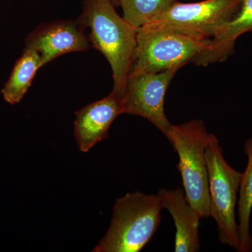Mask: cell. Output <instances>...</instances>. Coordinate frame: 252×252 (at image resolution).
I'll return each instance as SVG.
<instances>
[{"mask_svg": "<svg viewBox=\"0 0 252 252\" xmlns=\"http://www.w3.org/2000/svg\"><path fill=\"white\" fill-rule=\"evenodd\" d=\"M77 21L90 28L91 44L104 55L112 68V91L123 99L135 55L138 28L117 14L114 0H86Z\"/></svg>", "mask_w": 252, "mask_h": 252, "instance_id": "1", "label": "cell"}, {"mask_svg": "<svg viewBox=\"0 0 252 252\" xmlns=\"http://www.w3.org/2000/svg\"><path fill=\"white\" fill-rule=\"evenodd\" d=\"M162 209L158 195L136 191L117 199L109 230L92 252H140L157 232Z\"/></svg>", "mask_w": 252, "mask_h": 252, "instance_id": "2", "label": "cell"}, {"mask_svg": "<svg viewBox=\"0 0 252 252\" xmlns=\"http://www.w3.org/2000/svg\"><path fill=\"white\" fill-rule=\"evenodd\" d=\"M212 133L203 122L193 120L180 125H172L167 140L178 154L177 167L182 175L186 197L201 218L210 217L205 151Z\"/></svg>", "mask_w": 252, "mask_h": 252, "instance_id": "3", "label": "cell"}, {"mask_svg": "<svg viewBox=\"0 0 252 252\" xmlns=\"http://www.w3.org/2000/svg\"><path fill=\"white\" fill-rule=\"evenodd\" d=\"M210 41L147 24L137 29L130 76L182 68L207 49Z\"/></svg>", "mask_w": 252, "mask_h": 252, "instance_id": "4", "label": "cell"}, {"mask_svg": "<svg viewBox=\"0 0 252 252\" xmlns=\"http://www.w3.org/2000/svg\"><path fill=\"white\" fill-rule=\"evenodd\" d=\"M210 217L216 221L218 240L238 252V225L236 206L242 172L233 168L223 156V149L212 134L206 151Z\"/></svg>", "mask_w": 252, "mask_h": 252, "instance_id": "5", "label": "cell"}, {"mask_svg": "<svg viewBox=\"0 0 252 252\" xmlns=\"http://www.w3.org/2000/svg\"><path fill=\"white\" fill-rule=\"evenodd\" d=\"M242 1L205 0L189 4L176 1L160 17L149 24L199 40L210 41L238 12Z\"/></svg>", "mask_w": 252, "mask_h": 252, "instance_id": "6", "label": "cell"}, {"mask_svg": "<svg viewBox=\"0 0 252 252\" xmlns=\"http://www.w3.org/2000/svg\"><path fill=\"white\" fill-rule=\"evenodd\" d=\"M180 68L130 76L122 99L123 114L139 116L168 137L172 124L165 112L167 89Z\"/></svg>", "mask_w": 252, "mask_h": 252, "instance_id": "7", "label": "cell"}, {"mask_svg": "<svg viewBox=\"0 0 252 252\" xmlns=\"http://www.w3.org/2000/svg\"><path fill=\"white\" fill-rule=\"evenodd\" d=\"M85 29L77 21L41 25L28 36L26 48L39 55L43 67L62 55L89 49L91 42Z\"/></svg>", "mask_w": 252, "mask_h": 252, "instance_id": "8", "label": "cell"}, {"mask_svg": "<svg viewBox=\"0 0 252 252\" xmlns=\"http://www.w3.org/2000/svg\"><path fill=\"white\" fill-rule=\"evenodd\" d=\"M122 114V98L114 91L76 112L74 135L79 150L88 152L96 144L108 138L109 127Z\"/></svg>", "mask_w": 252, "mask_h": 252, "instance_id": "9", "label": "cell"}, {"mask_svg": "<svg viewBox=\"0 0 252 252\" xmlns=\"http://www.w3.org/2000/svg\"><path fill=\"white\" fill-rule=\"evenodd\" d=\"M157 195L163 209L170 212L176 227L175 251L195 252L200 249L198 228L201 217L189 204L185 190L159 189Z\"/></svg>", "mask_w": 252, "mask_h": 252, "instance_id": "10", "label": "cell"}, {"mask_svg": "<svg viewBox=\"0 0 252 252\" xmlns=\"http://www.w3.org/2000/svg\"><path fill=\"white\" fill-rule=\"evenodd\" d=\"M247 32H252V0L242 1L238 12L210 41L207 49L193 63L207 66L223 62L234 51L237 39Z\"/></svg>", "mask_w": 252, "mask_h": 252, "instance_id": "11", "label": "cell"}, {"mask_svg": "<svg viewBox=\"0 0 252 252\" xmlns=\"http://www.w3.org/2000/svg\"><path fill=\"white\" fill-rule=\"evenodd\" d=\"M248 157L245 172L242 173L238 200L239 252L252 251V235L250 233V218L252 211V137L244 144Z\"/></svg>", "mask_w": 252, "mask_h": 252, "instance_id": "12", "label": "cell"}, {"mask_svg": "<svg viewBox=\"0 0 252 252\" xmlns=\"http://www.w3.org/2000/svg\"><path fill=\"white\" fill-rule=\"evenodd\" d=\"M42 67L40 56L34 50L25 48L1 94L9 104L18 103L31 87L38 69Z\"/></svg>", "mask_w": 252, "mask_h": 252, "instance_id": "13", "label": "cell"}, {"mask_svg": "<svg viewBox=\"0 0 252 252\" xmlns=\"http://www.w3.org/2000/svg\"><path fill=\"white\" fill-rule=\"evenodd\" d=\"M124 19L139 28L154 22L177 0H117Z\"/></svg>", "mask_w": 252, "mask_h": 252, "instance_id": "14", "label": "cell"}]
</instances>
